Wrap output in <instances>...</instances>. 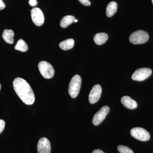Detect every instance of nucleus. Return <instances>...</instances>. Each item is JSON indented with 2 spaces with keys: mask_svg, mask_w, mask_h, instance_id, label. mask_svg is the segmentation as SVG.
I'll return each instance as SVG.
<instances>
[{
  "mask_svg": "<svg viewBox=\"0 0 153 153\" xmlns=\"http://www.w3.org/2000/svg\"><path fill=\"white\" fill-rule=\"evenodd\" d=\"M16 93L25 104L31 105L35 100V94L29 83L25 79L17 77L13 82Z\"/></svg>",
  "mask_w": 153,
  "mask_h": 153,
  "instance_id": "f257e3e1",
  "label": "nucleus"
},
{
  "mask_svg": "<svg viewBox=\"0 0 153 153\" xmlns=\"http://www.w3.org/2000/svg\"><path fill=\"white\" fill-rule=\"evenodd\" d=\"M82 80L79 75H74L70 81L68 86V93L72 98H74L79 94Z\"/></svg>",
  "mask_w": 153,
  "mask_h": 153,
  "instance_id": "f03ea898",
  "label": "nucleus"
},
{
  "mask_svg": "<svg viewBox=\"0 0 153 153\" xmlns=\"http://www.w3.org/2000/svg\"><path fill=\"white\" fill-rule=\"evenodd\" d=\"M38 67L40 73L44 78L51 79L54 76L55 70L53 66L47 61H41L38 64Z\"/></svg>",
  "mask_w": 153,
  "mask_h": 153,
  "instance_id": "7ed1b4c3",
  "label": "nucleus"
},
{
  "mask_svg": "<svg viewBox=\"0 0 153 153\" xmlns=\"http://www.w3.org/2000/svg\"><path fill=\"white\" fill-rule=\"evenodd\" d=\"M149 39L148 33L141 30L134 32L129 37L130 41L134 44H144Z\"/></svg>",
  "mask_w": 153,
  "mask_h": 153,
  "instance_id": "20e7f679",
  "label": "nucleus"
},
{
  "mask_svg": "<svg viewBox=\"0 0 153 153\" xmlns=\"http://www.w3.org/2000/svg\"><path fill=\"white\" fill-rule=\"evenodd\" d=\"M131 136L142 141H146L150 138V134L145 129L142 128H134L130 131Z\"/></svg>",
  "mask_w": 153,
  "mask_h": 153,
  "instance_id": "39448f33",
  "label": "nucleus"
},
{
  "mask_svg": "<svg viewBox=\"0 0 153 153\" xmlns=\"http://www.w3.org/2000/svg\"><path fill=\"white\" fill-rule=\"evenodd\" d=\"M152 70L150 68H143L137 69L132 75L133 80L142 81L144 80L151 76Z\"/></svg>",
  "mask_w": 153,
  "mask_h": 153,
  "instance_id": "423d86ee",
  "label": "nucleus"
},
{
  "mask_svg": "<svg viewBox=\"0 0 153 153\" xmlns=\"http://www.w3.org/2000/svg\"><path fill=\"white\" fill-rule=\"evenodd\" d=\"M31 18L34 24L38 27L44 25V17L43 12L39 8H34L31 11Z\"/></svg>",
  "mask_w": 153,
  "mask_h": 153,
  "instance_id": "0eeeda50",
  "label": "nucleus"
},
{
  "mask_svg": "<svg viewBox=\"0 0 153 153\" xmlns=\"http://www.w3.org/2000/svg\"><path fill=\"white\" fill-rule=\"evenodd\" d=\"M110 111L109 107L105 105L95 114L92 120V123L95 126L99 125L105 119Z\"/></svg>",
  "mask_w": 153,
  "mask_h": 153,
  "instance_id": "6e6552de",
  "label": "nucleus"
},
{
  "mask_svg": "<svg viewBox=\"0 0 153 153\" xmlns=\"http://www.w3.org/2000/svg\"><path fill=\"white\" fill-rule=\"evenodd\" d=\"M37 149L38 153H50L51 146L50 141L46 137H42L38 141Z\"/></svg>",
  "mask_w": 153,
  "mask_h": 153,
  "instance_id": "1a4fd4ad",
  "label": "nucleus"
},
{
  "mask_svg": "<svg viewBox=\"0 0 153 153\" xmlns=\"http://www.w3.org/2000/svg\"><path fill=\"white\" fill-rule=\"evenodd\" d=\"M102 93L101 86L98 84L94 85L89 94V101L91 104H94L98 101Z\"/></svg>",
  "mask_w": 153,
  "mask_h": 153,
  "instance_id": "9d476101",
  "label": "nucleus"
},
{
  "mask_svg": "<svg viewBox=\"0 0 153 153\" xmlns=\"http://www.w3.org/2000/svg\"><path fill=\"white\" fill-rule=\"evenodd\" d=\"M121 102L124 106L128 109H135L137 107L136 102L127 96L123 97L121 100Z\"/></svg>",
  "mask_w": 153,
  "mask_h": 153,
  "instance_id": "9b49d317",
  "label": "nucleus"
},
{
  "mask_svg": "<svg viewBox=\"0 0 153 153\" xmlns=\"http://www.w3.org/2000/svg\"><path fill=\"white\" fill-rule=\"evenodd\" d=\"M108 36L105 33H99L96 34L94 37V41L96 44L101 45L104 44L107 41Z\"/></svg>",
  "mask_w": 153,
  "mask_h": 153,
  "instance_id": "f8f14e48",
  "label": "nucleus"
},
{
  "mask_svg": "<svg viewBox=\"0 0 153 153\" xmlns=\"http://www.w3.org/2000/svg\"><path fill=\"white\" fill-rule=\"evenodd\" d=\"M14 32L11 30H5L3 32L2 37L6 43L13 44L14 43Z\"/></svg>",
  "mask_w": 153,
  "mask_h": 153,
  "instance_id": "ddd939ff",
  "label": "nucleus"
},
{
  "mask_svg": "<svg viewBox=\"0 0 153 153\" xmlns=\"http://www.w3.org/2000/svg\"><path fill=\"white\" fill-rule=\"evenodd\" d=\"M117 10V4L114 1H111L108 4L106 7V14L108 17L113 16Z\"/></svg>",
  "mask_w": 153,
  "mask_h": 153,
  "instance_id": "4468645a",
  "label": "nucleus"
},
{
  "mask_svg": "<svg viewBox=\"0 0 153 153\" xmlns=\"http://www.w3.org/2000/svg\"><path fill=\"white\" fill-rule=\"evenodd\" d=\"M74 40L72 38H70L60 42L59 44V47L62 50H69L74 47Z\"/></svg>",
  "mask_w": 153,
  "mask_h": 153,
  "instance_id": "2eb2a0df",
  "label": "nucleus"
},
{
  "mask_svg": "<svg viewBox=\"0 0 153 153\" xmlns=\"http://www.w3.org/2000/svg\"><path fill=\"white\" fill-rule=\"evenodd\" d=\"M75 18L72 16H66L63 18L60 22V26L62 28H66L74 23Z\"/></svg>",
  "mask_w": 153,
  "mask_h": 153,
  "instance_id": "dca6fc26",
  "label": "nucleus"
},
{
  "mask_svg": "<svg viewBox=\"0 0 153 153\" xmlns=\"http://www.w3.org/2000/svg\"><path fill=\"white\" fill-rule=\"evenodd\" d=\"M15 49L21 52H26L28 49V45L25 41L22 39H20L16 44Z\"/></svg>",
  "mask_w": 153,
  "mask_h": 153,
  "instance_id": "f3484780",
  "label": "nucleus"
},
{
  "mask_svg": "<svg viewBox=\"0 0 153 153\" xmlns=\"http://www.w3.org/2000/svg\"><path fill=\"white\" fill-rule=\"evenodd\" d=\"M118 151L120 153H134L131 149L126 146L120 145L117 147Z\"/></svg>",
  "mask_w": 153,
  "mask_h": 153,
  "instance_id": "a211bd4d",
  "label": "nucleus"
},
{
  "mask_svg": "<svg viewBox=\"0 0 153 153\" xmlns=\"http://www.w3.org/2000/svg\"><path fill=\"white\" fill-rule=\"evenodd\" d=\"M5 126V123L4 121L2 120H0V134L1 133L4 131Z\"/></svg>",
  "mask_w": 153,
  "mask_h": 153,
  "instance_id": "6ab92c4d",
  "label": "nucleus"
},
{
  "mask_svg": "<svg viewBox=\"0 0 153 153\" xmlns=\"http://www.w3.org/2000/svg\"><path fill=\"white\" fill-rule=\"evenodd\" d=\"M82 4L85 6H89L91 5V2L89 0H78Z\"/></svg>",
  "mask_w": 153,
  "mask_h": 153,
  "instance_id": "aec40b11",
  "label": "nucleus"
},
{
  "mask_svg": "<svg viewBox=\"0 0 153 153\" xmlns=\"http://www.w3.org/2000/svg\"><path fill=\"white\" fill-rule=\"evenodd\" d=\"M6 7V5L3 0H0V10H4Z\"/></svg>",
  "mask_w": 153,
  "mask_h": 153,
  "instance_id": "412c9836",
  "label": "nucleus"
},
{
  "mask_svg": "<svg viewBox=\"0 0 153 153\" xmlns=\"http://www.w3.org/2000/svg\"><path fill=\"white\" fill-rule=\"evenodd\" d=\"M30 5L32 6H35L37 5V2L36 0H30L29 1Z\"/></svg>",
  "mask_w": 153,
  "mask_h": 153,
  "instance_id": "4be33fe9",
  "label": "nucleus"
},
{
  "mask_svg": "<svg viewBox=\"0 0 153 153\" xmlns=\"http://www.w3.org/2000/svg\"><path fill=\"white\" fill-rule=\"evenodd\" d=\"M92 153H105L103 151L100 149H96L92 152Z\"/></svg>",
  "mask_w": 153,
  "mask_h": 153,
  "instance_id": "5701e85b",
  "label": "nucleus"
},
{
  "mask_svg": "<svg viewBox=\"0 0 153 153\" xmlns=\"http://www.w3.org/2000/svg\"><path fill=\"white\" fill-rule=\"evenodd\" d=\"M77 22V20H76V19H75V20H74V22Z\"/></svg>",
  "mask_w": 153,
  "mask_h": 153,
  "instance_id": "b1692460",
  "label": "nucleus"
},
{
  "mask_svg": "<svg viewBox=\"0 0 153 153\" xmlns=\"http://www.w3.org/2000/svg\"><path fill=\"white\" fill-rule=\"evenodd\" d=\"M1 84H0V91L1 90Z\"/></svg>",
  "mask_w": 153,
  "mask_h": 153,
  "instance_id": "393cba45",
  "label": "nucleus"
},
{
  "mask_svg": "<svg viewBox=\"0 0 153 153\" xmlns=\"http://www.w3.org/2000/svg\"><path fill=\"white\" fill-rule=\"evenodd\" d=\"M152 3H153V0H152Z\"/></svg>",
  "mask_w": 153,
  "mask_h": 153,
  "instance_id": "a878e982",
  "label": "nucleus"
}]
</instances>
